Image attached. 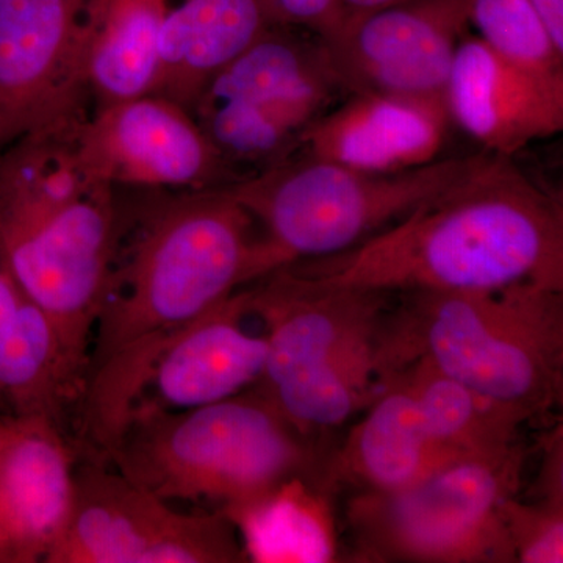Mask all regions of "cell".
Listing matches in <instances>:
<instances>
[{"label":"cell","mask_w":563,"mask_h":563,"mask_svg":"<svg viewBox=\"0 0 563 563\" xmlns=\"http://www.w3.org/2000/svg\"><path fill=\"white\" fill-rule=\"evenodd\" d=\"M117 263L81 393L85 439L117 442L165 340L266 276L254 218L228 188L158 191Z\"/></svg>","instance_id":"obj_1"},{"label":"cell","mask_w":563,"mask_h":563,"mask_svg":"<svg viewBox=\"0 0 563 563\" xmlns=\"http://www.w3.org/2000/svg\"><path fill=\"white\" fill-rule=\"evenodd\" d=\"M325 287L391 292L536 284L563 291V209L506 155L479 163L351 250L282 266Z\"/></svg>","instance_id":"obj_2"},{"label":"cell","mask_w":563,"mask_h":563,"mask_svg":"<svg viewBox=\"0 0 563 563\" xmlns=\"http://www.w3.org/2000/svg\"><path fill=\"white\" fill-rule=\"evenodd\" d=\"M424 362L529 420L562 406L563 291L536 284L410 291L395 301L377 344L380 377Z\"/></svg>","instance_id":"obj_3"},{"label":"cell","mask_w":563,"mask_h":563,"mask_svg":"<svg viewBox=\"0 0 563 563\" xmlns=\"http://www.w3.org/2000/svg\"><path fill=\"white\" fill-rule=\"evenodd\" d=\"M268 343L258 388L302 437L332 431L380 390L377 344L395 295L325 287L279 268L247 285Z\"/></svg>","instance_id":"obj_4"},{"label":"cell","mask_w":563,"mask_h":563,"mask_svg":"<svg viewBox=\"0 0 563 563\" xmlns=\"http://www.w3.org/2000/svg\"><path fill=\"white\" fill-rule=\"evenodd\" d=\"M103 459L165 501L214 503L218 510L299 474L320 476L310 440L257 385L184 412L135 410Z\"/></svg>","instance_id":"obj_5"},{"label":"cell","mask_w":563,"mask_h":563,"mask_svg":"<svg viewBox=\"0 0 563 563\" xmlns=\"http://www.w3.org/2000/svg\"><path fill=\"white\" fill-rule=\"evenodd\" d=\"M483 155L437 158L407 172L369 173L298 152L225 188L261 225L269 274L372 239L462 179Z\"/></svg>","instance_id":"obj_6"},{"label":"cell","mask_w":563,"mask_h":563,"mask_svg":"<svg viewBox=\"0 0 563 563\" xmlns=\"http://www.w3.org/2000/svg\"><path fill=\"white\" fill-rule=\"evenodd\" d=\"M520 443L506 453L459 459L393 492L347 501L354 562L517 563L503 504L523 487Z\"/></svg>","instance_id":"obj_7"},{"label":"cell","mask_w":563,"mask_h":563,"mask_svg":"<svg viewBox=\"0 0 563 563\" xmlns=\"http://www.w3.org/2000/svg\"><path fill=\"white\" fill-rule=\"evenodd\" d=\"M343 92L320 41L269 25L218 70L191 114L243 177L287 161Z\"/></svg>","instance_id":"obj_8"},{"label":"cell","mask_w":563,"mask_h":563,"mask_svg":"<svg viewBox=\"0 0 563 563\" xmlns=\"http://www.w3.org/2000/svg\"><path fill=\"white\" fill-rule=\"evenodd\" d=\"M124 224L118 188L95 184L49 220L0 236L11 273L54 325L84 380Z\"/></svg>","instance_id":"obj_9"},{"label":"cell","mask_w":563,"mask_h":563,"mask_svg":"<svg viewBox=\"0 0 563 563\" xmlns=\"http://www.w3.org/2000/svg\"><path fill=\"white\" fill-rule=\"evenodd\" d=\"M247 562L235 526L217 510L185 514L99 463L76 468L73 509L46 563Z\"/></svg>","instance_id":"obj_10"},{"label":"cell","mask_w":563,"mask_h":563,"mask_svg":"<svg viewBox=\"0 0 563 563\" xmlns=\"http://www.w3.org/2000/svg\"><path fill=\"white\" fill-rule=\"evenodd\" d=\"M85 174L120 190L202 191L244 179L195 117L157 95L95 109L76 132Z\"/></svg>","instance_id":"obj_11"},{"label":"cell","mask_w":563,"mask_h":563,"mask_svg":"<svg viewBox=\"0 0 563 563\" xmlns=\"http://www.w3.org/2000/svg\"><path fill=\"white\" fill-rule=\"evenodd\" d=\"M466 0H398L350 13L320 41L344 96L444 98L455 49L470 29Z\"/></svg>","instance_id":"obj_12"},{"label":"cell","mask_w":563,"mask_h":563,"mask_svg":"<svg viewBox=\"0 0 563 563\" xmlns=\"http://www.w3.org/2000/svg\"><path fill=\"white\" fill-rule=\"evenodd\" d=\"M85 0H0V150L88 98L74 74Z\"/></svg>","instance_id":"obj_13"},{"label":"cell","mask_w":563,"mask_h":563,"mask_svg":"<svg viewBox=\"0 0 563 563\" xmlns=\"http://www.w3.org/2000/svg\"><path fill=\"white\" fill-rule=\"evenodd\" d=\"M247 317L250 295L243 287L169 335L152 363L135 410L184 412L261 384L268 343L263 333L246 331Z\"/></svg>","instance_id":"obj_14"},{"label":"cell","mask_w":563,"mask_h":563,"mask_svg":"<svg viewBox=\"0 0 563 563\" xmlns=\"http://www.w3.org/2000/svg\"><path fill=\"white\" fill-rule=\"evenodd\" d=\"M444 99L451 121L492 154L514 157L563 131V76L526 69L470 33L455 49Z\"/></svg>","instance_id":"obj_15"},{"label":"cell","mask_w":563,"mask_h":563,"mask_svg":"<svg viewBox=\"0 0 563 563\" xmlns=\"http://www.w3.org/2000/svg\"><path fill=\"white\" fill-rule=\"evenodd\" d=\"M76 466L60 420L10 415L0 457V563H46L73 509Z\"/></svg>","instance_id":"obj_16"},{"label":"cell","mask_w":563,"mask_h":563,"mask_svg":"<svg viewBox=\"0 0 563 563\" xmlns=\"http://www.w3.org/2000/svg\"><path fill=\"white\" fill-rule=\"evenodd\" d=\"M450 121L444 98L351 92L307 129L298 152L362 172H407L437 161Z\"/></svg>","instance_id":"obj_17"},{"label":"cell","mask_w":563,"mask_h":563,"mask_svg":"<svg viewBox=\"0 0 563 563\" xmlns=\"http://www.w3.org/2000/svg\"><path fill=\"white\" fill-rule=\"evenodd\" d=\"M454 461L459 459L433 442L409 388L385 379L342 446L321 463L320 477L331 492L342 487L355 493L393 492Z\"/></svg>","instance_id":"obj_18"},{"label":"cell","mask_w":563,"mask_h":563,"mask_svg":"<svg viewBox=\"0 0 563 563\" xmlns=\"http://www.w3.org/2000/svg\"><path fill=\"white\" fill-rule=\"evenodd\" d=\"M168 0H85L74 74L95 109L151 95Z\"/></svg>","instance_id":"obj_19"},{"label":"cell","mask_w":563,"mask_h":563,"mask_svg":"<svg viewBox=\"0 0 563 563\" xmlns=\"http://www.w3.org/2000/svg\"><path fill=\"white\" fill-rule=\"evenodd\" d=\"M85 380L54 325L24 291L0 251V401L11 415H49L81 398Z\"/></svg>","instance_id":"obj_20"},{"label":"cell","mask_w":563,"mask_h":563,"mask_svg":"<svg viewBox=\"0 0 563 563\" xmlns=\"http://www.w3.org/2000/svg\"><path fill=\"white\" fill-rule=\"evenodd\" d=\"M268 27L258 0H180L163 24L151 95L191 113L211 77Z\"/></svg>","instance_id":"obj_21"},{"label":"cell","mask_w":563,"mask_h":563,"mask_svg":"<svg viewBox=\"0 0 563 563\" xmlns=\"http://www.w3.org/2000/svg\"><path fill=\"white\" fill-rule=\"evenodd\" d=\"M329 493L320 476L299 474L221 512L235 526L247 562H336L340 544Z\"/></svg>","instance_id":"obj_22"},{"label":"cell","mask_w":563,"mask_h":563,"mask_svg":"<svg viewBox=\"0 0 563 563\" xmlns=\"http://www.w3.org/2000/svg\"><path fill=\"white\" fill-rule=\"evenodd\" d=\"M406 385L417 399L437 446L453 459L506 453L521 443L531 422L512 407L479 395L424 362H412L380 377Z\"/></svg>","instance_id":"obj_23"},{"label":"cell","mask_w":563,"mask_h":563,"mask_svg":"<svg viewBox=\"0 0 563 563\" xmlns=\"http://www.w3.org/2000/svg\"><path fill=\"white\" fill-rule=\"evenodd\" d=\"M470 24L507 60L547 76H563V54L554 46L531 0H466Z\"/></svg>","instance_id":"obj_24"},{"label":"cell","mask_w":563,"mask_h":563,"mask_svg":"<svg viewBox=\"0 0 563 563\" xmlns=\"http://www.w3.org/2000/svg\"><path fill=\"white\" fill-rule=\"evenodd\" d=\"M563 479L540 476L526 495L503 504V518L517 563L563 562Z\"/></svg>","instance_id":"obj_25"},{"label":"cell","mask_w":563,"mask_h":563,"mask_svg":"<svg viewBox=\"0 0 563 563\" xmlns=\"http://www.w3.org/2000/svg\"><path fill=\"white\" fill-rule=\"evenodd\" d=\"M269 25L302 29L314 38H332L347 18L342 0H258Z\"/></svg>","instance_id":"obj_26"},{"label":"cell","mask_w":563,"mask_h":563,"mask_svg":"<svg viewBox=\"0 0 563 563\" xmlns=\"http://www.w3.org/2000/svg\"><path fill=\"white\" fill-rule=\"evenodd\" d=\"M347 13H362V11H372L391 5L398 0H342Z\"/></svg>","instance_id":"obj_27"},{"label":"cell","mask_w":563,"mask_h":563,"mask_svg":"<svg viewBox=\"0 0 563 563\" xmlns=\"http://www.w3.org/2000/svg\"><path fill=\"white\" fill-rule=\"evenodd\" d=\"M7 417L0 415V457H2L3 442H5Z\"/></svg>","instance_id":"obj_28"}]
</instances>
